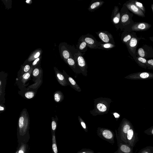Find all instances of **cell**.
<instances>
[{"mask_svg": "<svg viewBox=\"0 0 153 153\" xmlns=\"http://www.w3.org/2000/svg\"><path fill=\"white\" fill-rule=\"evenodd\" d=\"M94 100V108L90 111L93 116L108 114L109 111L112 99L107 98L100 97Z\"/></svg>", "mask_w": 153, "mask_h": 153, "instance_id": "1", "label": "cell"}, {"mask_svg": "<svg viewBox=\"0 0 153 153\" xmlns=\"http://www.w3.org/2000/svg\"><path fill=\"white\" fill-rule=\"evenodd\" d=\"M133 126L130 122L125 118L122 119L118 128V135L120 140L127 144V135L128 131Z\"/></svg>", "mask_w": 153, "mask_h": 153, "instance_id": "2", "label": "cell"}, {"mask_svg": "<svg viewBox=\"0 0 153 153\" xmlns=\"http://www.w3.org/2000/svg\"><path fill=\"white\" fill-rule=\"evenodd\" d=\"M98 135L102 139L110 143H114L115 134L111 130L105 128L98 127L97 130Z\"/></svg>", "mask_w": 153, "mask_h": 153, "instance_id": "3", "label": "cell"}, {"mask_svg": "<svg viewBox=\"0 0 153 153\" xmlns=\"http://www.w3.org/2000/svg\"><path fill=\"white\" fill-rule=\"evenodd\" d=\"M74 59L80 69L81 73L85 76L87 75L88 66L82 54L79 51L74 55Z\"/></svg>", "mask_w": 153, "mask_h": 153, "instance_id": "4", "label": "cell"}, {"mask_svg": "<svg viewBox=\"0 0 153 153\" xmlns=\"http://www.w3.org/2000/svg\"><path fill=\"white\" fill-rule=\"evenodd\" d=\"M131 80H147L153 79V73L148 72H138L130 74L125 77Z\"/></svg>", "mask_w": 153, "mask_h": 153, "instance_id": "5", "label": "cell"}, {"mask_svg": "<svg viewBox=\"0 0 153 153\" xmlns=\"http://www.w3.org/2000/svg\"><path fill=\"white\" fill-rule=\"evenodd\" d=\"M139 141L138 134L135 131L132 126L128 131L127 135V144L131 147L133 148Z\"/></svg>", "mask_w": 153, "mask_h": 153, "instance_id": "6", "label": "cell"}, {"mask_svg": "<svg viewBox=\"0 0 153 153\" xmlns=\"http://www.w3.org/2000/svg\"><path fill=\"white\" fill-rule=\"evenodd\" d=\"M27 115L22 114L19 118L18 125L21 134L25 132L28 124V119Z\"/></svg>", "mask_w": 153, "mask_h": 153, "instance_id": "7", "label": "cell"}, {"mask_svg": "<svg viewBox=\"0 0 153 153\" xmlns=\"http://www.w3.org/2000/svg\"><path fill=\"white\" fill-rule=\"evenodd\" d=\"M96 33L103 42L105 43H109L112 44L115 43L112 35L108 32L101 31Z\"/></svg>", "mask_w": 153, "mask_h": 153, "instance_id": "8", "label": "cell"}, {"mask_svg": "<svg viewBox=\"0 0 153 153\" xmlns=\"http://www.w3.org/2000/svg\"><path fill=\"white\" fill-rule=\"evenodd\" d=\"M127 8L137 16L144 17L145 15L144 12L139 8L137 7L132 2L127 3L125 5Z\"/></svg>", "mask_w": 153, "mask_h": 153, "instance_id": "9", "label": "cell"}, {"mask_svg": "<svg viewBox=\"0 0 153 153\" xmlns=\"http://www.w3.org/2000/svg\"><path fill=\"white\" fill-rule=\"evenodd\" d=\"M151 25L146 23H139L134 24L132 27V29L133 31L142 32L149 29Z\"/></svg>", "mask_w": 153, "mask_h": 153, "instance_id": "10", "label": "cell"}, {"mask_svg": "<svg viewBox=\"0 0 153 153\" xmlns=\"http://www.w3.org/2000/svg\"><path fill=\"white\" fill-rule=\"evenodd\" d=\"M83 37L89 47L91 49L98 48L99 42H97L95 38L89 36H83Z\"/></svg>", "mask_w": 153, "mask_h": 153, "instance_id": "11", "label": "cell"}, {"mask_svg": "<svg viewBox=\"0 0 153 153\" xmlns=\"http://www.w3.org/2000/svg\"><path fill=\"white\" fill-rule=\"evenodd\" d=\"M64 73L66 78H67L68 82L67 83L68 84L70 85L75 91L79 92H80L81 91V90L78 84L72 78L69 76L65 72Z\"/></svg>", "mask_w": 153, "mask_h": 153, "instance_id": "12", "label": "cell"}, {"mask_svg": "<svg viewBox=\"0 0 153 153\" xmlns=\"http://www.w3.org/2000/svg\"><path fill=\"white\" fill-rule=\"evenodd\" d=\"M77 47L81 53L85 52L87 50L88 45L84 40L83 36L80 40H79Z\"/></svg>", "mask_w": 153, "mask_h": 153, "instance_id": "13", "label": "cell"}, {"mask_svg": "<svg viewBox=\"0 0 153 153\" xmlns=\"http://www.w3.org/2000/svg\"><path fill=\"white\" fill-rule=\"evenodd\" d=\"M56 75L57 79L61 85L64 86L68 85L66 79L62 73L57 71Z\"/></svg>", "mask_w": 153, "mask_h": 153, "instance_id": "14", "label": "cell"}, {"mask_svg": "<svg viewBox=\"0 0 153 153\" xmlns=\"http://www.w3.org/2000/svg\"><path fill=\"white\" fill-rule=\"evenodd\" d=\"M137 44V40L136 38L133 37L129 42V48L130 50L133 54H135Z\"/></svg>", "mask_w": 153, "mask_h": 153, "instance_id": "15", "label": "cell"}, {"mask_svg": "<svg viewBox=\"0 0 153 153\" xmlns=\"http://www.w3.org/2000/svg\"><path fill=\"white\" fill-rule=\"evenodd\" d=\"M67 62L68 65L71 68L75 73H79L77 70L78 68H76V66H78L74 58L69 57L67 60Z\"/></svg>", "mask_w": 153, "mask_h": 153, "instance_id": "16", "label": "cell"}, {"mask_svg": "<svg viewBox=\"0 0 153 153\" xmlns=\"http://www.w3.org/2000/svg\"><path fill=\"white\" fill-rule=\"evenodd\" d=\"M104 3V2L101 1H96L91 4L88 9L89 11L92 12L100 8Z\"/></svg>", "mask_w": 153, "mask_h": 153, "instance_id": "17", "label": "cell"}, {"mask_svg": "<svg viewBox=\"0 0 153 153\" xmlns=\"http://www.w3.org/2000/svg\"><path fill=\"white\" fill-rule=\"evenodd\" d=\"M147 60L144 58L140 56L137 57L136 59V62L139 65L145 69H147Z\"/></svg>", "mask_w": 153, "mask_h": 153, "instance_id": "18", "label": "cell"}, {"mask_svg": "<svg viewBox=\"0 0 153 153\" xmlns=\"http://www.w3.org/2000/svg\"><path fill=\"white\" fill-rule=\"evenodd\" d=\"M115 45L111 43H101L99 42L98 49L102 50H109L114 47Z\"/></svg>", "mask_w": 153, "mask_h": 153, "instance_id": "19", "label": "cell"}, {"mask_svg": "<svg viewBox=\"0 0 153 153\" xmlns=\"http://www.w3.org/2000/svg\"><path fill=\"white\" fill-rule=\"evenodd\" d=\"M54 98L56 102L59 103L64 100V96L62 92L57 91L54 94Z\"/></svg>", "mask_w": 153, "mask_h": 153, "instance_id": "20", "label": "cell"}, {"mask_svg": "<svg viewBox=\"0 0 153 153\" xmlns=\"http://www.w3.org/2000/svg\"><path fill=\"white\" fill-rule=\"evenodd\" d=\"M138 153H153V147L147 146L140 150Z\"/></svg>", "mask_w": 153, "mask_h": 153, "instance_id": "21", "label": "cell"}, {"mask_svg": "<svg viewBox=\"0 0 153 153\" xmlns=\"http://www.w3.org/2000/svg\"><path fill=\"white\" fill-rule=\"evenodd\" d=\"M52 149L54 153H58L57 148V145L56 137L54 134L52 136Z\"/></svg>", "mask_w": 153, "mask_h": 153, "instance_id": "22", "label": "cell"}, {"mask_svg": "<svg viewBox=\"0 0 153 153\" xmlns=\"http://www.w3.org/2000/svg\"><path fill=\"white\" fill-rule=\"evenodd\" d=\"M78 119L82 128L86 132H87L88 127L84 120L79 116L78 117Z\"/></svg>", "mask_w": 153, "mask_h": 153, "instance_id": "23", "label": "cell"}, {"mask_svg": "<svg viewBox=\"0 0 153 153\" xmlns=\"http://www.w3.org/2000/svg\"><path fill=\"white\" fill-rule=\"evenodd\" d=\"M137 54H138L140 57L144 58L146 57L145 51L142 48H140L139 49L138 51H137Z\"/></svg>", "mask_w": 153, "mask_h": 153, "instance_id": "24", "label": "cell"}, {"mask_svg": "<svg viewBox=\"0 0 153 153\" xmlns=\"http://www.w3.org/2000/svg\"><path fill=\"white\" fill-rule=\"evenodd\" d=\"M25 97L28 99H30L33 98L35 96L34 92L29 91L26 93L25 95Z\"/></svg>", "mask_w": 153, "mask_h": 153, "instance_id": "25", "label": "cell"}, {"mask_svg": "<svg viewBox=\"0 0 153 153\" xmlns=\"http://www.w3.org/2000/svg\"><path fill=\"white\" fill-rule=\"evenodd\" d=\"M134 3L137 7L141 9L143 12H145V9L142 4L136 1H135Z\"/></svg>", "mask_w": 153, "mask_h": 153, "instance_id": "26", "label": "cell"}, {"mask_svg": "<svg viewBox=\"0 0 153 153\" xmlns=\"http://www.w3.org/2000/svg\"><path fill=\"white\" fill-rule=\"evenodd\" d=\"M147 69H148L153 70V59H150L147 60Z\"/></svg>", "mask_w": 153, "mask_h": 153, "instance_id": "27", "label": "cell"}, {"mask_svg": "<svg viewBox=\"0 0 153 153\" xmlns=\"http://www.w3.org/2000/svg\"><path fill=\"white\" fill-rule=\"evenodd\" d=\"M129 19V16L127 14H125L122 16L121 21L122 23H125L127 22Z\"/></svg>", "mask_w": 153, "mask_h": 153, "instance_id": "28", "label": "cell"}, {"mask_svg": "<svg viewBox=\"0 0 153 153\" xmlns=\"http://www.w3.org/2000/svg\"><path fill=\"white\" fill-rule=\"evenodd\" d=\"M120 18V14L118 13L113 18V21L115 24H118L119 22Z\"/></svg>", "mask_w": 153, "mask_h": 153, "instance_id": "29", "label": "cell"}, {"mask_svg": "<svg viewBox=\"0 0 153 153\" xmlns=\"http://www.w3.org/2000/svg\"><path fill=\"white\" fill-rule=\"evenodd\" d=\"M146 134L149 135H153V126L144 131Z\"/></svg>", "mask_w": 153, "mask_h": 153, "instance_id": "30", "label": "cell"}, {"mask_svg": "<svg viewBox=\"0 0 153 153\" xmlns=\"http://www.w3.org/2000/svg\"><path fill=\"white\" fill-rule=\"evenodd\" d=\"M63 55L64 58L67 60L70 57V54L67 50H64L63 52Z\"/></svg>", "mask_w": 153, "mask_h": 153, "instance_id": "31", "label": "cell"}, {"mask_svg": "<svg viewBox=\"0 0 153 153\" xmlns=\"http://www.w3.org/2000/svg\"><path fill=\"white\" fill-rule=\"evenodd\" d=\"M132 39L131 36L130 35H128L125 36L123 39V42L125 43L127 42L130 41Z\"/></svg>", "mask_w": 153, "mask_h": 153, "instance_id": "32", "label": "cell"}, {"mask_svg": "<svg viewBox=\"0 0 153 153\" xmlns=\"http://www.w3.org/2000/svg\"><path fill=\"white\" fill-rule=\"evenodd\" d=\"M111 114H112L115 118L116 120L117 121L120 117V114L116 112H113Z\"/></svg>", "mask_w": 153, "mask_h": 153, "instance_id": "33", "label": "cell"}, {"mask_svg": "<svg viewBox=\"0 0 153 153\" xmlns=\"http://www.w3.org/2000/svg\"><path fill=\"white\" fill-rule=\"evenodd\" d=\"M30 76V74L28 72H27L23 75V78L25 80H27L29 78Z\"/></svg>", "mask_w": 153, "mask_h": 153, "instance_id": "34", "label": "cell"}, {"mask_svg": "<svg viewBox=\"0 0 153 153\" xmlns=\"http://www.w3.org/2000/svg\"><path fill=\"white\" fill-rule=\"evenodd\" d=\"M52 130L54 131L57 127V124L56 122L54 120H53L52 122Z\"/></svg>", "mask_w": 153, "mask_h": 153, "instance_id": "35", "label": "cell"}, {"mask_svg": "<svg viewBox=\"0 0 153 153\" xmlns=\"http://www.w3.org/2000/svg\"><path fill=\"white\" fill-rule=\"evenodd\" d=\"M39 70L38 69H35L33 71V75L35 76H37L39 74Z\"/></svg>", "mask_w": 153, "mask_h": 153, "instance_id": "36", "label": "cell"}, {"mask_svg": "<svg viewBox=\"0 0 153 153\" xmlns=\"http://www.w3.org/2000/svg\"><path fill=\"white\" fill-rule=\"evenodd\" d=\"M30 67L29 65H26L25 66L24 69V71L25 72H26L30 70Z\"/></svg>", "mask_w": 153, "mask_h": 153, "instance_id": "37", "label": "cell"}, {"mask_svg": "<svg viewBox=\"0 0 153 153\" xmlns=\"http://www.w3.org/2000/svg\"><path fill=\"white\" fill-rule=\"evenodd\" d=\"M40 59L39 58H38L37 59H36L34 62H33V66H35V65L37 64V63L38 62V61H39Z\"/></svg>", "mask_w": 153, "mask_h": 153, "instance_id": "38", "label": "cell"}, {"mask_svg": "<svg viewBox=\"0 0 153 153\" xmlns=\"http://www.w3.org/2000/svg\"><path fill=\"white\" fill-rule=\"evenodd\" d=\"M40 53L39 52H38L35 55L34 57L35 58H38L39 57L40 55Z\"/></svg>", "mask_w": 153, "mask_h": 153, "instance_id": "39", "label": "cell"}, {"mask_svg": "<svg viewBox=\"0 0 153 153\" xmlns=\"http://www.w3.org/2000/svg\"><path fill=\"white\" fill-rule=\"evenodd\" d=\"M4 107L2 106H0V111H4Z\"/></svg>", "mask_w": 153, "mask_h": 153, "instance_id": "40", "label": "cell"}, {"mask_svg": "<svg viewBox=\"0 0 153 153\" xmlns=\"http://www.w3.org/2000/svg\"><path fill=\"white\" fill-rule=\"evenodd\" d=\"M19 153H24V152L23 150H21L19 151Z\"/></svg>", "mask_w": 153, "mask_h": 153, "instance_id": "41", "label": "cell"}, {"mask_svg": "<svg viewBox=\"0 0 153 153\" xmlns=\"http://www.w3.org/2000/svg\"><path fill=\"white\" fill-rule=\"evenodd\" d=\"M149 39L153 42V37H150Z\"/></svg>", "mask_w": 153, "mask_h": 153, "instance_id": "42", "label": "cell"}, {"mask_svg": "<svg viewBox=\"0 0 153 153\" xmlns=\"http://www.w3.org/2000/svg\"><path fill=\"white\" fill-rule=\"evenodd\" d=\"M151 7H152V11H153V4L152 5Z\"/></svg>", "mask_w": 153, "mask_h": 153, "instance_id": "43", "label": "cell"}, {"mask_svg": "<svg viewBox=\"0 0 153 153\" xmlns=\"http://www.w3.org/2000/svg\"><path fill=\"white\" fill-rule=\"evenodd\" d=\"M87 152H81L80 153H87Z\"/></svg>", "mask_w": 153, "mask_h": 153, "instance_id": "44", "label": "cell"}, {"mask_svg": "<svg viewBox=\"0 0 153 153\" xmlns=\"http://www.w3.org/2000/svg\"><path fill=\"white\" fill-rule=\"evenodd\" d=\"M16 153H18L17 152H16Z\"/></svg>", "mask_w": 153, "mask_h": 153, "instance_id": "45", "label": "cell"}]
</instances>
